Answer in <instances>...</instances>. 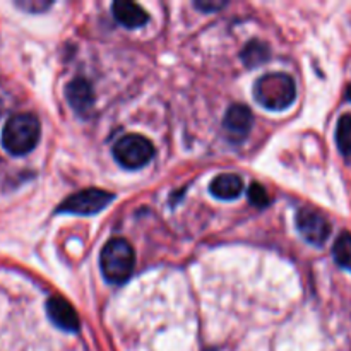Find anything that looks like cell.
<instances>
[{
    "mask_svg": "<svg viewBox=\"0 0 351 351\" xmlns=\"http://www.w3.org/2000/svg\"><path fill=\"white\" fill-rule=\"evenodd\" d=\"M40 134V120L33 113H16L3 125L2 144L14 156H23L36 147Z\"/></svg>",
    "mask_w": 351,
    "mask_h": 351,
    "instance_id": "obj_1",
    "label": "cell"
},
{
    "mask_svg": "<svg viewBox=\"0 0 351 351\" xmlns=\"http://www.w3.org/2000/svg\"><path fill=\"white\" fill-rule=\"evenodd\" d=\"M254 95L264 108L280 112V110H287L295 101L297 86L293 79L285 72H271L256 82Z\"/></svg>",
    "mask_w": 351,
    "mask_h": 351,
    "instance_id": "obj_2",
    "label": "cell"
},
{
    "mask_svg": "<svg viewBox=\"0 0 351 351\" xmlns=\"http://www.w3.org/2000/svg\"><path fill=\"white\" fill-rule=\"evenodd\" d=\"M99 266L103 276L113 285H122L132 274L136 266V254L125 239H112L99 254Z\"/></svg>",
    "mask_w": 351,
    "mask_h": 351,
    "instance_id": "obj_3",
    "label": "cell"
},
{
    "mask_svg": "<svg viewBox=\"0 0 351 351\" xmlns=\"http://www.w3.org/2000/svg\"><path fill=\"white\" fill-rule=\"evenodd\" d=\"M113 156L123 168L139 170L153 160L154 146L147 137L139 134H127L113 146Z\"/></svg>",
    "mask_w": 351,
    "mask_h": 351,
    "instance_id": "obj_4",
    "label": "cell"
},
{
    "mask_svg": "<svg viewBox=\"0 0 351 351\" xmlns=\"http://www.w3.org/2000/svg\"><path fill=\"white\" fill-rule=\"evenodd\" d=\"M113 199H115V195L112 192L101 191V189H84V191L69 195L58 206V211L82 216L96 215V213L103 211Z\"/></svg>",
    "mask_w": 351,
    "mask_h": 351,
    "instance_id": "obj_5",
    "label": "cell"
},
{
    "mask_svg": "<svg viewBox=\"0 0 351 351\" xmlns=\"http://www.w3.org/2000/svg\"><path fill=\"white\" fill-rule=\"evenodd\" d=\"M297 228L302 237L315 247L324 245L331 235V223L321 213L311 208H302L297 213Z\"/></svg>",
    "mask_w": 351,
    "mask_h": 351,
    "instance_id": "obj_6",
    "label": "cell"
},
{
    "mask_svg": "<svg viewBox=\"0 0 351 351\" xmlns=\"http://www.w3.org/2000/svg\"><path fill=\"white\" fill-rule=\"evenodd\" d=\"M47 312L50 321L53 322L57 328H60L62 331L75 332L81 326L77 314H75V308L69 304L65 298L62 297H51L47 302Z\"/></svg>",
    "mask_w": 351,
    "mask_h": 351,
    "instance_id": "obj_7",
    "label": "cell"
},
{
    "mask_svg": "<svg viewBox=\"0 0 351 351\" xmlns=\"http://www.w3.org/2000/svg\"><path fill=\"white\" fill-rule=\"evenodd\" d=\"M223 127L228 132L230 139L242 141L245 139L247 134L252 129V113L245 105L235 103L226 112L225 120H223Z\"/></svg>",
    "mask_w": 351,
    "mask_h": 351,
    "instance_id": "obj_8",
    "label": "cell"
},
{
    "mask_svg": "<svg viewBox=\"0 0 351 351\" xmlns=\"http://www.w3.org/2000/svg\"><path fill=\"white\" fill-rule=\"evenodd\" d=\"M65 96H67L69 105L81 115L91 112L93 105H95L91 84L82 77H75L69 82L67 88H65Z\"/></svg>",
    "mask_w": 351,
    "mask_h": 351,
    "instance_id": "obj_9",
    "label": "cell"
},
{
    "mask_svg": "<svg viewBox=\"0 0 351 351\" xmlns=\"http://www.w3.org/2000/svg\"><path fill=\"white\" fill-rule=\"evenodd\" d=\"M113 16L122 26L125 27H141L147 23L149 16L139 3L129 2V0H119L112 5Z\"/></svg>",
    "mask_w": 351,
    "mask_h": 351,
    "instance_id": "obj_10",
    "label": "cell"
},
{
    "mask_svg": "<svg viewBox=\"0 0 351 351\" xmlns=\"http://www.w3.org/2000/svg\"><path fill=\"white\" fill-rule=\"evenodd\" d=\"M209 191L215 197L221 199V201H233V199L242 195L243 180L235 173L218 175L209 185Z\"/></svg>",
    "mask_w": 351,
    "mask_h": 351,
    "instance_id": "obj_11",
    "label": "cell"
},
{
    "mask_svg": "<svg viewBox=\"0 0 351 351\" xmlns=\"http://www.w3.org/2000/svg\"><path fill=\"white\" fill-rule=\"evenodd\" d=\"M269 58V48L267 45H264L263 41L252 40L245 47V50L242 51V60L245 62V65L254 67V65H261Z\"/></svg>",
    "mask_w": 351,
    "mask_h": 351,
    "instance_id": "obj_12",
    "label": "cell"
},
{
    "mask_svg": "<svg viewBox=\"0 0 351 351\" xmlns=\"http://www.w3.org/2000/svg\"><path fill=\"white\" fill-rule=\"evenodd\" d=\"M332 256L339 266L351 271V233L345 232L338 237L332 247Z\"/></svg>",
    "mask_w": 351,
    "mask_h": 351,
    "instance_id": "obj_13",
    "label": "cell"
},
{
    "mask_svg": "<svg viewBox=\"0 0 351 351\" xmlns=\"http://www.w3.org/2000/svg\"><path fill=\"white\" fill-rule=\"evenodd\" d=\"M336 143L341 153L351 154V113H346L339 119L336 127Z\"/></svg>",
    "mask_w": 351,
    "mask_h": 351,
    "instance_id": "obj_14",
    "label": "cell"
},
{
    "mask_svg": "<svg viewBox=\"0 0 351 351\" xmlns=\"http://www.w3.org/2000/svg\"><path fill=\"white\" fill-rule=\"evenodd\" d=\"M249 201L257 208H266L269 204V195H267L266 189L261 184H252L249 189Z\"/></svg>",
    "mask_w": 351,
    "mask_h": 351,
    "instance_id": "obj_15",
    "label": "cell"
},
{
    "mask_svg": "<svg viewBox=\"0 0 351 351\" xmlns=\"http://www.w3.org/2000/svg\"><path fill=\"white\" fill-rule=\"evenodd\" d=\"M17 5L24 10H29V12H41V10H47L51 3L41 2V0H24V2H17Z\"/></svg>",
    "mask_w": 351,
    "mask_h": 351,
    "instance_id": "obj_16",
    "label": "cell"
},
{
    "mask_svg": "<svg viewBox=\"0 0 351 351\" xmlns=\"http://www.w3.org/2000/svg\"><path fill=\"white\" fill-rule=\"evenodd\" d=\"M195 5L199 7V9H202V10H215V9H219V7H223L225 5V3H218V2H197L195 3Z\"/></svg>",
    "mask_w": 351,
    "mask_h": 351,
    "instance_id": "obj_17",
    "label": "cell"
},
{
    "mask_svg": "<svg viewBox=\"0 0 351 351\" xmlns=\"http://www.w3.org/2000/svg\"><path fill=\"white\" fill-rule=\"evenodd\" d=\"M346 99H350L351 101V84L346 88Z\"/></svg>",
    "mask_w": 351,
    "mask_h": 351,
    "instance_id": "obj_18",
    "label": "cell"
}]
</instances>
